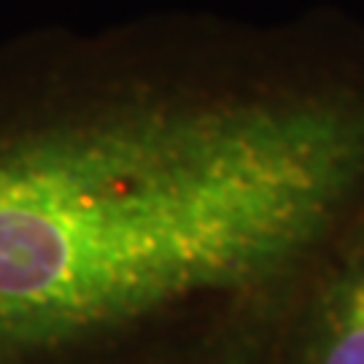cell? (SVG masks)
<instances>
[{
  "label": "cell",
  "instance_id": "obj_1",
  "mask_svg": "<svg viewBox=\"0 0 364 364\" xmlns=\"http://www.w3.org/2000/svg\"><path fill=\"white\" fill-rule=\"evenodd\" d=\"M362 219L356 84L0 65V364H117L210 308L284 329Z\"/></svg>",
  "mask_w": 364,
  "mask_h": 364
},
{
  "label": "cell",
  "instance_id": "obj_2",
  "mask_svg": "<svg viewBox=\"0 0 364 364\" xmlns=\"http://www.w3.org/2000/svg\"><path fill=\"white\" fill-rule=\"evenodd\" d=\"M278 364H364V219L291 308Z\"/></svg>",
  "mask_w": 364,
  "mask_h": 364
}]
</instances>
